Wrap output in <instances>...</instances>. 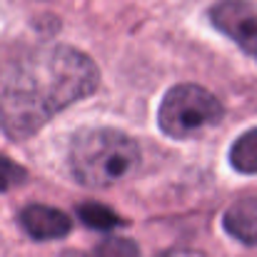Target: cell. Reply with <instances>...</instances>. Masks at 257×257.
<instances>
[{"instance_id": "obj_7", "label": "cell", "mask_w": 257, "mask_h": 257, "mask_svg": "<svg viewBox=\"0 0 257 257\" xmlns=\"http://www.w3.org/2000/svg\"><path fill=\"white\" fill-rule=\"evenodd\" d=\"M230 163L240 172H247V175L257 172V127L247 130L245 135L235 140V145L230 148Z\"/></svg>"}, {"instance_id": "obj_3", "label": "cell", "mask_w": 257, "mask_h": 257, "mask_svg": "<svg viewBox=\"0 0 257 257\" xmlns=\"http://www.w3.org/2000/svg\"><path fill=\"white\" fill-rule=\"evenodd\" d=\"M222 120V102L200 85H175L160 105V130L170 138H187Z\"/></svg>"}, {"instance_id": "obj_4", "label": "cell", "mask_w": 257, "mask_h": 257, "mask_svg": "<svg viewBox=\"0 0 257 257\" xmlns=\"http://www.w3.org/2000/svg\"><path fill=\"white\" fill-rule=\"evenodd\" d=\"M210 18L220 33L257 60V10L247 0H220L212 5Z\"/></svg>"}, {"instance_id": "obj_1", "label": "cell", "mask_w": 257, "mask_h": 257, "mask_svg": "<svg viewBox=\"0 0 257 257\" xmlns=\"http://www.w3.org/2000/svg\"><path fill=\"white\" fill-rule=\"evenodd\" d=\"M97 83L95 63L80 50L43 48L0 80V127L18 140L35 135L53 115L92 95Z\"/></svg>"}, {"instance_id": "obj_10", "label": "cell", "mask_w": 257, "mask_h": 257, "mask_svg": "<svg viewBox=\"0 0 257 257\" xmlns=\"http://www.w3.org/2000/svg\"><path fill=\"white\" fill-rule=\"evenodd\" d=\"M25 180H28V172L23 170L18 163H13V160L0 155V192L13 190V187L23 185Z\"/></svg>"}, {"instance_id": "obj_6", "label": "cell", "mask_w": 257, "mask_h": 257, "mask_svg": "<svg viewBox=\"0 0 257 257\" xmlns=\"http://www.w3.org/2000/svg\"><path fill=\"white\" fill-rule=\"evenodd\" d=\"M225 227L245 245H257V195L240 197L225 212Z\"/></svg>"}, {"instance_id": "obj_9", "label": "cell", "mask_w": 257, "mask_h": 257, "mask_svg": "<svg viewBox=\"0 0 257 257\" xmlns=\"http://www.w3.org/2000/svg\"><path fill=\"white\" fill-rule=\"evenodd\" d=\"M92 257H140V255H138V245L135 242H130L125 237H107V240H102L95 247Z\"/></svg>"}, {"instance_id": "obj_8", "label": "cell", "mask_w": 257, "mask_h": 257, "mask_svg": "<svg viewBox=\"0 0 257 257\" xmlns=\"http://www.w3.org/2000/svg\"><path fill=\"white\" fill-rule=\"evenodd\" d=\"M78 215H80V220L85 222L87 227L102 230V232H107V230L122 225V220H120L110 207H105V205H100V202H85V205H80V207H78Z\"/></svg>"}, {"instance_id": "obj_5", "label": "cell", "mask_w": 257, "mask_h": 257, "mask_svg": "<svg viewBox=\"0 0 257 257\" xmlns=\"http://www.w3.org/2000/svg\"><path fill=\"white\" fill-rule=\"evenodd\" d=\"M20 225L33 240H60L73 227L65 212L48 205H28L20 212Z\"/></svg>"}, {"instance_id": "obj_2", "label": "cell", "mask_w": 257, "mask_h": 257, "mask_svg": "<svg viewBox=\"0 0 257 257\" xmlns=\"http://www.w3.org/2000/svg\"><path fill=\"white\" fill-rule=\"evenodd\" d=\"M140 150L120 130H83L70 143V172L85 187H110L138 168Z\"/></svg>"}, {"instance_id": "obj_11", "label": "cell", "mask_w": 257, "mask_h": 257, "mask_svg": "<svg viewBox=\"0 0 257 257\" xmlns=\"http://www.w3.org/2000/svg\"><path fill=\"white\" fill-rule=\"evenodd\" d=\"M160 257H205L202 252H192V250H172V252H165Z\"/></svg>"}]
</instances>
